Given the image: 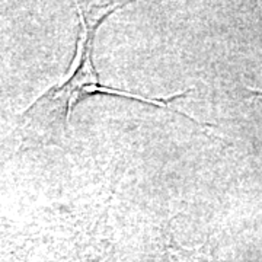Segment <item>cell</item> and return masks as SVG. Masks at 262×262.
I'll return each instance as SVG.
<instances>
[{
	"label": "cell",
	"instance_id": "1",
	"mask_svg": "<svg viewBox=\"0 0 262 262\" xmlns=\"http://www.w3.org/2000/svg\"><path fill=\"white\" fill-rule=\"evenodd\" d=\"M120 6H114L108 9L103 15L96 16V18H88L86 13L79 6L80 12V22H82V37L79 39V51H77V60H76V67L73 75L70 76L61 86H57L50 94H47L41 99H47L48 102L53 103L56 110H60V113L64 114V122L67 124L70 120V114L73 111L77 103L80 102L86 96H95V95H110L115 98H125L137 102H144L149 105H156L159 108H166L169 103L181 96H185L188 92L177 94L166 99H149L133 95L127 91H118L114 88H108L99 83L98 80V73L94 67V60H92V50H94V39L96 35V31L99 25L105 19L108 18L114 10H117Z\"/></svg>",
	"mask_w": 262,
	"mask_h": 262
}]
</instances>
